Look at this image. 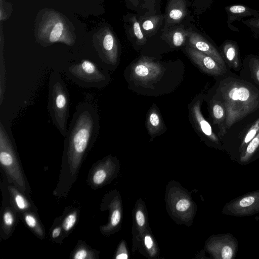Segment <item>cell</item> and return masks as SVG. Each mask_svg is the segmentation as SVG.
<instances>
[{"label": "cell", "mask_w": 259, "mask_h": 259, "mask_svg": "<svg viewBox=\"0 0 259 259\" xmlns=\"http://www.w3.org/2000/svg\"><path fill=\"white\" fill-rule=\"evenodd\" d=\"M254 198L252 196H248L243 198L240 201L239 204L242 207H246L251 205L254 202Z\"/></svg>", "instance_id": "cell-28"}, {"label": "cell", "mask_w": 259, "mask_h": 259, "mask_svg": "<svg viewBox=\"0 0 259 259\" xmlns=\"http://www.w3.org/2000/svg\"><path fill=\"white\" fill-rule=\"evenodd\" d=\"M210 110L213 123L218 124L220 128V134L224 135L226 133L225 121L226 111L223 103L216 99L210 101Z\"/></svg>", "instance_id": "cell-10"}, {"label": "cell", "mask_w": 259, "mask_h": 259, "mask_svg": "<svg viewBox=\"0 0 259 259\" xmlns=\"http://www.w3.org/2000/svg\"><path fill=\"white\" fill-rule=\"evenodd\" d=\"M218 93V100L226 111V130L259 108V91L244 80L226 78L221 82Z\"/></svg>", "instance_id": "cell-1"}, {"label": "cell", "mask_w": 259, "mask_h": 259, "mask_svg": "<svg viewBox=\"0 0 259 259\" xmlns=\"http://www.w3.org/2000/svg\"><path fill=\"white\" fill-rule=\"evenodd\" d=\"M251 74L254 79L259 83V58L252 57L250 62Z\"/></svg>", "instance_id": "cell-19"}, {"label": "cell", "mask_w": 259, "mask_h": 259, "mask_svg": "<svg viewBox=\"0 0 259 259\" xmlns=\"http://www.w3.org/2000/svg\"><path fill=\"white\" fill-rule=\"evenodd\" d=\"M184 15L183 9L179 7H175L171 9L168 13L169 18L172 20L178 21L180 20Z\"/></svg>", "instance_id": "cell-21"}, {"label": "cell", "mask_w": 259, "mask_h": 259, "mask_svg": "<svg viewBox=\"0 0 259 259\" xmlns=\"http://www.w3.org/2000/svg\"><path fill=\"white\" fill-rule=\"evenodd\" d=\"M87 255V251L84 249H81L75 253L74 258L75 259H84Z\"/></svg>", "instance_id": "cell-33"}, {"label": "cell", "mask_w": 259, "mask_h": 259, "mask_svg": "<svg viewBox=\"0 0 259 259\" xmlns=\"http://www.w3.org/2000/svg\"><path fill=\"white\" fill-rule=\"evenodd\" d=\"M25 220L27 225L30 227L33 228L36 225V222L35 218L31 215H26L25 217Z\"/></svg>", "instance_id": "cell-30"}, {"label": "cell", "mask_w": 259, "mask_h": 259, "mask_svg": "<svg viewBox=\"0 0 259 259\" xmlns=\"http://www.w3.org/2000/svg\"><path fill=\"white\" fill-rule=\"evenodd\" d=\"M154 26V23L151 20H146L142 24V27L145 30H151Z\"/></svg>", "instance_id": "cell-31"}, {"label": "cell", "mask_w": 259, "mask_h": 259, "mask_svg": "<svg viewBox=\"0 0 259 259\" xmlns=\"http://www.w3.org/2000/svg\"><path fill=\"white\" fill-rule=\"evenodd\" d=\"M191 200L187 197H182L177 200L175 204V208L179 213H184L191 207Z\"/></svg>", "instance_id": "cell-14"}, {"label": "cell", "mask_w": 259, "mask_h": 259, "mask_svg": "<svg viewBox=\"0 0 259 259\" xmlns=\"http://www.w3.org/2000/svg\"><path fill=\"white\" fill-rule=\"evenodd\" d=\"M122 249V251H118L115 258L116 259H127L128 258V255L127 253V250H125L126 248L124 246Z\"/></svg>", "instance_id": "cell-32"}, {"label": "cell", "mask_w": 259, "mask_h": 259, "mask_svg": "<svg viewBox=\"0 0 259 259\" xmlns=\"http://www.w3.org/2000/svg\"><path fill=\"white\" fill-rule=\"evenodd\" d=\"M121 214L119 209H115L112 213L110 222L113 227L117 226L120 222Z\"/></svg>", "instance_id": "cell-24"}, {"label": "cell", "mask_w": 259, "mask_h": 259, "mask_svg": "<svg viewBox=\"0 0 259 259\" xmlns=\"http://www.w3.org/2000/svg\"><path fill=\"white\" fill-rule=\"evenodd\" d=\"M61 232V229L59 227L54 229L52 232V237L55 238L59 236Z\"/></svg>", "instance_id": "cell-34"}, {"label": "cell", "mask_w": 259, "mask_h": 259, "mask_svg": "<svg viewBox=\"0 0 259 259\" xmlns=\"http://www.w3.org/2000/svg\"><path fill=\"white\" fill-rule=\"evenodd\" d=\"M187 36L189 46L210 56L226 70L225 61L222 55L213 45L196 32H188Z\"/></svg>", "instance_id": "cell-6"}, {"label": "cell", "mask_w": 259, "mask_h": 259, "mask_svg": "<svg viewBox=\"0 0 259 259\" xmlns=\"http://www.w3.org/2000/svg\"><path fill=\"white\" fill-rule=\"evenodd\" d=\"M4 221L5 224L8 226H11L14 221L13 217L10 212H6L4 214Z\"/></svg>", "instance_id": "cell-29"}, {"label": "cell", "mask_w": 259, "mask_h": 259, "mask_svg": "<svg viewBox=\"0 0 259 259\" xmlns=\"http://www.w3.org/2000/svg\"><path fill=\"white\" fill-rule=\"evenodd\" d=\"M222 57L229 67L236 69L240 64L239 48L237 42L232 40H225L222 45Z\"/></svg>", "instance_id": "cell-9"}, {"label": "cell", "mask_w": 259, "mask_h": 259, "mask_svg": "<svg viewBox=\"0 0 259 259\" xmlns=\"http://www.w3.org/2000/svg\"><path fill=\"white\" fill-rule=\"evenodd\" d=\"M63 25L61 22H58L54 26L49 37V40L51 42L57 41L63 31Z\"/></svg>", "instance_id": "cell-17"}, {"label": "cell", "mask_w": 259, "mask_h": 259, "mask_svg": "<svg viewBox=\"0 0 259 259\" xmlns=\"http://www.w3.org/2000/svg\"><path fill=\"white\" fill-rule=\"evenodd\" d=\"M259 132V117L247 131L243 143L247 144Z\"/></svg>", "instance_id": "cell-15"}, {"label": "cell", "mask_w": 259, "mask_h": 259, "mask_svg": "<svg viewBox=\"0 0 259 259\" xmlns=\"http://www.w3.org/2000/svg\"><path fill=\"white\" fill-rule=\"evenodd\" d=\"M133 30L136 37L139 40H143L144 39V35L141 31L140 25L136 19H135L133 23Z\"/></svg>", "instance_id": "cell-25"}, {"label": "cell", "mask_w": 259, "mask_h": 259, "mask_svg": "<svg viewBox=\"0 0 259 259\" xmlns=\"http://www.w3.org/2000/svg\"><path fill=\"white\" fill-rule=\"evenodd\" d=\"M242 22L247 26L254 34L259 36V17H252L242 20Z\"/></svg>", "instance_id": "cell-18"}, {"label": "cell", "mask_w": 259, "mask_h": 259, "mask_svg": "<svg viewBox=\"0 0 259 259\" xmlns=\"http://www.w3.org/2000/svg\"><path fill=\"white\" fill-rule=\"evenodd\" d=\"M227 13V22L228 27L234 31L238 32L237 27L232 26L233 22L242 20L247 17H259V11L244 5L228 6L225 8Z\"/></svg>", "instance_id": "cell-7"}, {"label": "cell", "mask_w": 259, "mask_h": 259, "mask_svg": "<svg viewBox=\"0 0 259 259\" xmlns=\"http://www.w3.org/2000/svg\"><path fill=\"white\" fill-rule=\"evenodd\" d=\"M76 221V216L75 214L72 213L68 215L65 219L63 227L65 231L70 230L75 223Z\"/></svg>", "instance_id": "cell-22"}, {"label": "cell", "mask_w": 259, "mask_h": 259, "mask_svg": "<svg viewBox=\"0 0 259 259\" xmlns=\"http://www.w3.org/2000/svg\"><path fill=\"white\" fill-rule=\"evenodd\" d=\"M259 146V132L249 142L246 149V155H249L252 154Z\"/></svg>", "instance_id": "cell-20"}, {"label": "cell", "mask_w": 259, "mask_h": 259, "mask_svg": "<svg viewBox=\"0 0 259 259\" xmlns=\"http://www.w3.org/2000/svg\"><path fill=\"white\" fill-rule=\"evenodd\" d=\"M186 51L191 60L203 72L214 76L223 75L226 70L210 56L190 46Z\"/></svg>", "instance_id": "cell-5"}, {"label": "cell", "mask_w": 259, "mask_h": 259, "mask_svg": "<svg viewBox=\"0 0 259 259\" xmlns=\"http://www.w3.org/2000/svg\"><path fill=\"white\" fill-rule=\"evenodd\" d=\"M184 31L178 30H176L171 36V40L173 45L176 47L182 46L185 42L186 35Z\"/></svg>", "instance_id": "cell-16"}, {"label": "cell", "mask_w": 259, "mask_h": 259, "mask_svg": "<svg viewBox=\"0 0 259 259\" xmlns=\"http://www.w3.org/2000/svg\"><path fill=\"white\" fill-rule=\"evenodd\" d=\"M106 177V172L103 169H99L94 174L93 181L95 184L99 185L104 181Z\"/></svg>", "instance_id": "cell-23"}, {"label": "cell", "mask_w": 259, "mask_h": 259, "mask_svg": "<svg viewBox=\"0 0 259 259\" xmlns=\"http://www.w3.org/2000/svg\"><path fill=\"white\" fill-rule=\"evenodd\" d=\"M233 255L232 248L229 246H225L222 251V257L224 259H230Z\"/></svg>", "instance_id": "cell-26"}, {"label": "cell", "mask_w": 259, "mask_h": 259, "mask_svg": "<svg viewBox=\"0 0 259 259\" xmlns=\"http://www.w3.org/2000/svg\"><path fill=\"white\" fill-rule=\"evenodd\" d=\"M134 215L136 228L138 231L142 232L144 230L147 223V215L144 211V207H138L135 210Z\"/></svg>", "instance_id": "cell-12"}, {"label": "cell", "mask_w": 259, "mask_h": 259, "mask_svg": "<svg viewBox=\"0 0 259 259\" xmlns=\"http://www.w3.org/2000/svg\"><path fill=\"white\" fill-rule=\"evenodd\" d=\"M147 128L151 136L160 134L163 130V124L158 111L155 108H151L147 118Z\"/></svg>", "instance_id": "cell-11"}, {"label": "cell", "mask_w": 259, "mask_h": 259, "mask_svg": "<svg viewBox=\"0 0 259 259\" xmlns=\"http://www.w3.org/2000/svg\"><path fill=\"white\" fill-rule=\"evenodd\" d=\"M15 201L19 209H24L26 208L25 201L21 195L19 194L17 195L15 197Z\"/></svg>", "instance_id": "cell-27"}, {"label": "cell", "mask_w": 259, "mask_h": 259, "mask_svg": "<svg viewBox=\"0 0 259 259\" xmlns=\"http://www.w3.org/2000/svg\"><path fill=\"white\" fill-rule=\"evenodd\" d=\"M200 101H196L191 108V115L193 122L197 130L203 135L211 141L216 142L218 138L213 132L209 123L202 115L201 110Z\"/></svg>", "instance_id": "cell-8"}, {"label": "cell", "mask_w": 259, "mask_h": 259, "mask_svg": "<svg viewBox=\"0 0 259 259\" xmlns=\"http://www.w3.org/2000/svg\"><path fill=\"white\" fill-rule=\"evenodd\" d=\"M68 70L73 76L85 82L99 83L105 79V74L98 67L89 60L71 65Z\"/></svg>", "instance_id": "cell-4"}, {"label": "cell", "mask_w": 259, "mask_h": 259, "mask_svg": "<svg viewBox=\"0 0 259 259\" xmlns=\"http://www.w3.org/2000/svg\"><path fill=\"white\" fill-rule=\"evenodd\" d=\"M142 241L144 247L147 251L148 254L151 257L155 256L157 254V248L155 240L152 235L148 232H146L143 236Z\"/></svg>", "instance_id": "cell-13"}, {"label": "cell", "mask_w": 259, "mask_h": 259, "mask_svg": "<svg viewBox=\"0 0 259 259\" xmlns=\"http://www.w3.org/2000/svg\"><path fill=\"white\" fill-rule=\"evenodd\" d=\"M163 69L160 63L144 57L132 66V77L141 85H149L160 78Z\"/></svg>", "instance_id": "cell-3"}, {"label": "cell", "mask_w": 259, "mask_h": 259, "mask_svg": "<svg viewBox=\"0 0 259 259\" xmlns=\"http://www.w3.org/2000/svg\"><path fill=\"white\" fill-rule=\"evenodd\" d=\"M51 78L49 110L52 120L63 136L67 134V124L69 100L67 89L58 75Z\"/></svg>", "instance_id": "cell-2"}]
</instances>
